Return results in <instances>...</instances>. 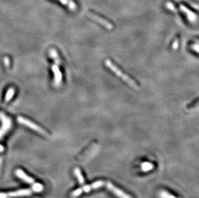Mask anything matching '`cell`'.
Returning <instances> with one entry per match:
<instances>
[{
  "instance_id": "cell-20",
  "label": "cell",
  "mask_w": 199,
  "mask_h": 198,
  "mask_svg": "<svg viewBox=\"0 0 199 198\" xmlns=\"http://www.w3.org/2000/svg\"><path fill=\"white\" fill-rule=\"evenodd\" d=\"M3 150H4V147H3L1 145H0V153L3 152Z\"/></svg>"
},
{
  "instance_id": "cell-8",
  "label": "cell",
  "mask_w": 199,
  "mask_h": 198,
  "mask_svg": "<svg viewBox=\"0 0 199 198\" xmlns=\"http://www.w3.org/2000/svg\"><path fill=\"white\" fill-rule=\"evenodd\" d=\"M16 174L17 175L18 178L23 180L25 182L29 183V184H34V179L25 174L22 170H21V169H17L16 171Z\"/></svg>"
},
{
  "instance_id": "cell-11",
  "label": "cell",
  "mask_w": 199,
  "mask_h": 198,
  "mask_svg": "<svg viewBox=\"0 0 199 198\" xmlns=\"http://www.w3.org/2000/svg\"><path fill=\"white\" fill-rule=\"evenodd\" d=\"M74 173H75V175L76 176V177L77 178V179H78L79 183H80L81 185L84 184V183H85V179H84V178H83V176L81 174L80 169H79V168H75L74 169Z\"/></svg>"
},
{
  "instance_id": "cell-5",
  "label": "cell",
  "mask_w": 199,
  "mask_h": 198,
  "mask_svg": "<svg viewBox=\"0 0 199 198\" xmlns=\"http://www.w3.org/2000/svg\"><path fill=\"white\" fill-rule=\"evenodd\" d=\"M52 70L54 73V85L58 87L62 82V73L59 70V68L58 67V65L54 64L52 66Z\"/></svg>"
},
{
  "instance_id": "cell-6",
  "label": "cell",
  "mask_w": 199,
  "mask_h": 198,
  "mask_svg": "<svg viewBox=\"0 0 199 198\" xmlns=\"http://www.w3.org/2000/svg\"><path fill=\"white\" fill-rule=\"evenodd\" d=\"M106 188L110 190L111 192H113L115 196H117L119 198H132L128 194H125L124 192H122L121 190L117 188L116 186H115L111 183L108 181L106 183Z\"/></svg>"
},
{
  "instance_id": "cell-3",
  "label": "cell",
  "mask_w": 199,
  "mask_h": 198,
  "mask_svg": "<svg viewBox=\"0 0 199 198\" xmlns=\"http://www.w3.org/2000/svg\"><path fill=\"white\" fill-rule=\"evenodd\" d=\"M0 120L2 122L1 127L0 128V138H1L11 128L12 120L5 113L1 111H0Z\"/></svg>"
},
{
  "instance_id": "cell-21",
  "label": "cell",
  "mask_w": 199,
  "mask_h": 198,
  "mask_svg": "<svg viewBox=\"0 0 199 198\" xmlns=\"http://www.w3.org/2000/svg\"><path fill=\"white\" fill-rule=\"evenodd\" d=\"M35 198H39V197H35Z\"/></svg>"
},
{
  "instance_id": "cell-4",
  "label": "cell",
  "mask_w": 199,
  "mask_h": 198,
  "mask_svg": "<svg viewBox=\"0 0 199 198\" xmlns=\"http://www.w3.org/2000/svg\"><path fill=\"white\" fill-rule=\"evenodd\" d=\"M32 189H21L9 193H0V198H11L28 196L32 194Z\"/></svg>"
},
{
  "instance_id": "cell-1",
  "label": "cell",
  "mask_w": 199,
  "mask_h": 198,
  "mask_svg": "<svg viewBox=\"0 0 199 198\" xmlns=\"http://www.w3.org/2000/svg\"><path fill=\"white\" fill-rule=\"evenodd\" d=\"M106 66L109 67V68L111 70L113 71L115 74L118 75L119 77H121L125 82H127L130 86H132V87H134V88L138 87V86H137V83L134 80H133V79H132L131 77H130L128 75H126L125 73H124V72L122 71L121 70H119V68H117L116 66L114 65V64L112 63L110 60H106Z\"/></svg>"
},
{
  "instance_id": "cell-7",
  "label": "cell",
  "mask_w": 199,
  "mask_h": 198,
  "mask_svg": "<svg viewBox=\"0 0 199 198\" xmlns=\"http://www.w3.org/2000/svg\"><path fill=\"white\" fill-rule=\"evenodd\" d=\"M88 16L90 17H91L92 19L97 21V22L103 25V26H104L106 28H108V29H111V28H113V25H112L110 23L108 22V21H106V19H104V18L97 15L96 14L90 12L88 13Z\"/></svg>"
},
{
  "instance_id": "cell-18",
  "label": "cell",
  "mask_w": 199,
  "mask_h": 198,
  "mask_svg": "<svg viewBox=\"0 0 199 198\" xmlns=\"http://www.w3.org/2000/svg\"><path fill=\"white\" fill-rule=\"evenodd\" d=\"M82 192H89L90 190H92V185H85L82 187Z\"/></svg>"
},
{
  "instance_id": "cell-15",
  "label": "cell",
  "mask_w": 199,
  "mask_h": 198,
  "mask_svg": "<svg viewBox=\"0 0 199 198\" xmlns=\"http://www.w3.org/2000/svg\"><path fill=\"white\" fill-rule=\"evenodd\" d=\"M160 197L161 198H177L174 196L172 195V194H169L168 192L166 191H162L160 193Z\"/></svg>"
},
{
  "instance_id": "cell-12",
  "label": "cell",
  "mask_w": 199,
  "mask_h": 198,
  "mask_svg": "<svg viewBox=\"0 0 199 198\" xmlns=\"http://www.w3.org/2000/svg\"><path fill=\"white\" fill-rule=\"evenodd\" d=\"M14 93H15V89L13 88H9L6 93L5 95V101L6 102H9L10 100L12 99V96L14 95Z\"/></svg>"
},
{
  "instance_id": "cell-14",
  "label": "cell",
  "mask_w": 199,
  "mask_h": 198,
  "mask_svg": "<svg viewBox=\"0 0 199 198\" xmlns=\"http://www.w3.org/2000/svg\"><path fill=\"white\" fill-rule=\"evenodd\" d=\"M32 190H33V192H40L43 190V186L41 184H40V183H34L33 186H32Z\"/></svg>"
},
{
  "instance_id": "cell-2",
  "label": "cell",
  "mask_w": 199,
  "mask_h": 198,
  "mask_svg": "<svg viewBox=\"0 0 199 198\" xmlns=\"http://www.w3.org/2000/svg\"><path fill=\"white\" fill-rule=\"evenodd\" d=\"M17 122H19V123L23 124L25 126H27L28 127H29L30 129H32V130H34L36 132H38L39 133H40L42 135L45 136H49L48 132H47L45 130H44L43 128H41V127H39V125H38L37 124H35L34 122H32L30 120H27V118H25L23 117H17Z\"/></svg>"
},
{
  "instance_id": "cell-13",
  "label": "cell",
  "mask_w": 199,
  "mask_h": 198,
  "mask_svg": "<svg viewBox=\"0 0 199 198\" xmlns=\"http://www.w3.org/2000/svg\"><path fill=\"white\" fill-rule=\"evenodd\" d=\"M153 168V164H151L149 162H144V163L141 164V169L144 172H148L151 171Z\"/></svg>"
},
{
  "instance_id": "cell-19",
  "label": "cell",
  "mask_w": 199,
  "mask_h": 198,
  "mask_svg": "<svg viewBox=\"0 0 199 198\" xmlns=\"http://www.w3.org/2000/svg\"><path fill=\"white\" fill-rule=\"evenodd\" d=\"M3 60H4V64H5L6 66H9L10 65V59L9 57H5Z\"/></svg>"
},
{
  "instance_id": "cell-17",
  "label": "cell",
  "mask_w": 199,
  "mask_h": 198,
  "mask_svg": "<svg viewBox=\"0 0 199 198\" xmlns=\"http://www.w3.org/2000/svg\"><path fill=\"white\" fill-rule=\"evenodd\" d=\"M166 7L170 10H172L173 12H177V9L174 5H173V3L171 2H167L166 3Z\"/></svg>"
},
{
  "instance_id": "cell-16",
  "label": "cell",
  "mask_w": 199,
  "mask_h": 198,
  "mask_svg": "<svg viewBox=\"0 0 199 198\" xmlns=\"http://www.w3.org/2000/svg\"><path fill=\"white\" fill-rule=\"evenodd\" d=\"M82 193V190L81 188H79L77 189V190H74V191L72 193V196L73 197H77L79 195H81V194Z\"/></svg>"
},
{
  "instance_id": "cell-10",
  "label": "cell",
  "mask_w": 199,
  "mask_h": 198,
  "mask_svg": "<svg viewBox=\"0 0 199 198\" xmlns=\"http://www.w3.org/2000/svg\"><path fill=\"white\" fill-rule=\"evenodd\" d=\"M180 9H181L184 13H186L187 14L188 19L191 20V21L195 20V18H196V15H195V14L193 12H191V10L188 9L186 6H184L183 5H180Z\"/></svg>"
},
{
  "instance_id": "cell-9",
  "label": "cell",
  "mask_w": 199,
  "mask_h": 198,
  "mask_svg": "<svg viewBox=\"0 0 199 198\" xmlns=\"http://www.w3.org/2000/svg\"><path fill=\"white\" fill-rule=\"evenodd\" d=\"M49 54H50V56L51 57V58L54 60V64H57V65H60L61 64V60L59 59V55H58V53H57V51L55 50V49H51L50 50V52H49Z\"/></svg>"
}]
</instances>
